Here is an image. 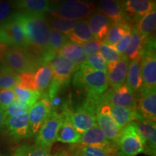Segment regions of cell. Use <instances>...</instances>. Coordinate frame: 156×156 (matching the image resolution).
Here are the masks:
<instances>
[{"label": "cell", "mask_w": 156, "mask_h": 156, "mask_svg": "<svg viewBox=\"0 0 156 156\" xmlns=\"http://www.w3.org/2000/svg\"><path fill=\"white\" fill-rule=\"evenodd\" d=\"M15 16L22 26L29 47L43 61V57L48 52L51 35V28L45 15L22 12L15 13Z\"/></svg>", "instance_id": "6da1fadb"}, {"label": "cell", "mask_w": 156, "mask_h": 156, "mask_svg": "<svg viewBox=\"0 0 156 156\" xmlns=\"http://www.w3.org/2000/svg\"><path fill=\"white\" fill-rule=\"evenodd\" d=\"M74 85L85 90L87 97H98L108 90L106 73L91 69L85 62L79 66L73 78Z\"/></svg>", "instance_id": "7a4b0ae2"}, {"label": "cell", "mask_w": 156, "mask_h": 156, "mask_svg": "<svg viewBox=\"0 0 156 156\" xmlns=\"http://www.w3.org/2000/svg\"><path fill=\"white\" fill-rule=\"evenodd\" d=\"M7 67L17 74L34 73L41 64H44L42 58L28 48L9 46L5 55Z\"/></svg>", "instance_id": "3957f363"}, {"label": "cell", "mask_w": 156, "mask_h": 156, "mask_svg": "<svg viewBox=\"0 0 156 156\" xmlns=\"http://www.w3.org/2000/svg\"><path fill=\"white\" fill-rule=\"evenodd\" d=\"M95 9L96 6L93 2L67 0L51 3L50 12L62 18L79 21L88 19Z\"/></svg>", "instance_id": "277c9868"}, {"label": "cell", "mask_w": 156, "mask_h": 156, "mask_svg": "<svg viewBox=\"0 0 156 156\" xmlns=\"http://www.w3.org/2000/svg\"><path fill=\"white\" fill-rule=\"evenodd\" d=\"M141 72L142 87L140 94L155 91L156 89V56L155 39L146 38L142 54Z\"/></svg>", "instance_id": "5b68a950"}, {"label": "cell", "mask_w": 156, "mask_h": 156, "mask_svg": "<svg viewBox=\"0 0 156 156\" xmlns=\"http://www.w3.org/2000/svg\"><path fill=\"white\" fill-rule=\"evenodd\" d=\"M100 104V96L87 97L83 104L75 108L70 107V116L73 126L82 134L96 124V112Z\"/></svg>", "instance_id": "8992f818"}, {"label": "cell", "mask_w": 156, "mask_h": 156, "mask_svg": "<svg viewBox=\"0 0 156 156\" xmlns=\"http://www.w3.org/2000/svg\"><path fill=\"white\" fill-rule=\"evenodd\" d=\"M116 149L118 156H136L144 153L145 142L137 131L135 122L122 129Z\"/></svg>", "instance_id": "52a82bcc"}, {"label": "cell", "mask_w": 156, "mask_h": 156, "mask_svg": "<svg viewBox=\"0 0 156 156\" xmlns=\"http://www.w3.org/2000/svg\"><path fill=\"white\" fill-rule=\"evenodd\" d=\"M64 118L63 113L50 112L37 133L36 144L44 147H51L56 141Z\"/></svg>", "instance_id": "ba28073f"}, {"label": "cell", "mask_w": 156, "mask_h": 156, "mask_svg": "<svg viewBox=\"0 0 156 156\" xmlns=\"http://www.w3.org/2000/svg\"><path fill=\"white\" fill-rule=\"evenodd\" d=\"M138 98L126 85H124L116 89H110L101 95L100 100L102 104H108L109 106H120L136 110Z\"/></svg>", "instance_id": "9c48e42d"}, {"label": "cell", "mask_w": 156, "mask_h": 156, "mask_svg": "<svg viewBox=\"0 0 156 156\" xmlns=\"http://www.w3.org/2000/svg\"><path fill=\"white\" fill-rule=\"evenodd\" d=\"M0 39L2 42L8 46L29 47L22 26L15 14L12 15L7 20L0 24Z\"/></svg>", "instance_id": "30bf717a"}, {"label": "cell", "mask_w": 156, "mask_h": 156, "mask_svg": "<svg viewBox=\"0 0 156 156\" xmlns=\"http://www.w3.org/2000/svg\"><path fill=\"white\" fill-rule=\"evenodd\" d=\"M96 124L104 134L106 139L116 147L122 129L117 125L111 116L110 106L108 104L101 105L98 108Z\"/></svg>", "instance_id": "8fae6325"}, {"label": "cell", "mask_w": 156, "mask_h": 156, "mask_svg": "<svg viewBox=\"0 0 156 156\" xmlns=\"http://www.w3.org/2000/svg\"><path fill=\"white\" fill-rule=\"evenodd\" d=\"M52 72V80L65 87L69 83L72 76L78 67L71 60L56 55L48 63Z\"/></svg>", "instance_id": "7c38bea8"}, {"label": "cell", "mask_w": 156, "mask_h": 156, "mask_svg": "<svg viewBox=\"0 0 156 156\" xmlns=\"http://www.w3.org/2000/svg\"><path fill=\"white\" fill-rule=\"evenodd\" d=\"M80 143L81 145L102 150L108 153L111 156H118L116 147L106 139L97 124L81 134Z\"/></svg>", "instance_id": "4fadbf2b"}, {"label": "cell", "mask_w": 156, "mask_h": 156, "mask_svg": "<svg viewBox=\"0 0 156 156\" xmlns=\"http://www.w3.org/2000/svg\"><path fill=\"white\" fill-rule=\"evenodd\" d=\"M155 1L152 0H128L124 2L123 7L129 23L134 26L144 17L155 9Z\"/></svg>", "instance_id": "5bb4252c"}, {"label": "cell", "mask_w": 156, "mask_h": 156, "mask_svg": "<svg viewBox=\"0 0 156 156\" xmlns=\"http://www.w3.org/2000/svg\"><path fill=\"white\" fill-rule=\"evenodd\" d=\"M129 64V59L124 55L119 61L107 64V80L111 89H116L124 85Z\"/></svg>", "instance_id": "9a60e30c"}, {"label": "cell", "mask_w": 156, "mask_h": 156, "mask_svg": "<svg viewBox=\"0 0 156 156\" xmlns=\"http://www.w3.org/2000/svg\"><path fill=\"white\" fill-rule=\"evenodd\" d=\"M50 113L49 103L46 97L43 96L30 107L28 111L29 124L32 135L38 133L41 126Z\"/></svg>", "instance_id": "2e32d148"}, {"label": "cell", "mask_w": 156, "mask_h": 156, "mask_svg": "<svg viewBox=\"0 0 156 156\" xmlns=\"http://www.w3.org/2000/svg\"><path fill=\"white\" fill-rule=\"evenodd\" d=\"M5 126L9 134L16 140H20L33 136L29 124L28 114L5 118Z\"/></svg>", "instance_id": "e0dca14e"}, {"label": "cell", "mask_w": 156, "mask_h": 156, "mask_svg": "<svg viewBox=\"0 0 156 156\" xmlns=\"http://www.w3.org/2000/svg\"><path fill=\"white\" fill-rule=\"evenodd\" d=\"M140 135L145 142L144 153L155 156L156 151V124L155 121L145 120L135 122Z\"/></svg>", "instance_id": "ac0fdd59"}, {"label": "cell", "mask_w": 156, "mask_h": 156, "mask_svg": "<svg viewBox=\"0 0 156 156\" xmlns=\"http://www.w3.org/2000/svg\"><path fill=\"white\" fill-rule=\"evenodd\" d=\"M156 91V90H155ZM155 91L140 94L136 108L137 120H156V93Z\"/></svg>", "instance_id": "d6986e66"}, {"label": "cell", "mask_w": 156, "mask_h": 156, "mask_svg": "<svg viewBox=\"0 0 156 156\" xmlns=\"http://www.w3.org/2000/svg\"><path fill=\"white\" fill-rule=\"evenodd\" d=\"M62 113L64 114V118L56 141L71 145L80 143L81 134L77 132L72 122L70 116V107L69 106L64 107Z\"/></svg>", "instance_id": "ffe728a7"}, {"label": "cell", "mask_w": 156, "mask_h": 156, "mask_svg": "<svg viewBox=\"0 0 156 156\" xmlns=\"http://www.w3.org/2000/svg\"><path fill=\"white\" fill-rule=\"evenodd\" d=\"M123 4L124 2L116 0H102L99 3L98 10L108 17L112 23H127L130 25L124 13Z\"/></svg>", "instance_id": "44dd1931"}, {"label": "cell", "mask_w": 156, "mask_h": 156, "mask_svg": "<svg viewBox=\"0 0 156 156\" xmlns=\"http://www.w3.org/2000/svg\"><path fill=\"white\" fill-rule=\"evenodd\" d=\"M95 40L102 41L106 37L112 23L102 12H94L87 20Z\"/></svg>", "instance_id": "7402d4cb"}, {"label": "cell", "mask_w": 156, "mask_h": 156, "mask_svg": "<svg viewBox=\"0 0 156 156\" xmlns=\"http://www.w3.org/2000/svg\"><path fill=\"white\" fill-rule=\"evenodd\" d=\"M142 56L132 60L129 64L126 75V86L134 93H140L142 87V77L141 72Z\"/></svg>", "instance_id": "603a6c76"}, {"label": "cell", "mask_w": 156, "mask_h": 156, "mask_svg": "<svg viewBox=\"0 0 156 156\" xmlns=\"http://www.w3.org/2000/svg\"><path fill=\"white\" fill-rule=\"evenodd\" d=\"M12 6L26 12L44 15V13L50 12L51 2L47 0H20L14 2Z\"/></svg>", "instance_id": "cb8c5ba5"}, {"label": "cell", "mask_w": 156, "mask_h": 156, "mask_svg": "<svg viewBox=\"0 0 156 156\" xmlns=\"http://www.w3.org/2000/svg\"><path fill=\"white\" fill-rule=\"evenodd\" d=\"M56 55L71 60L78 67L86 61L87 58V56L84 54L80 45L70 41H68L63 47L58 51Z\"/></svg>", "instance_id": "d4e9b609"}, {"label": "cell", "mask_w": 156, "mask_h": 156, "mask_svg": "<svg viewBox=\"0 0 156 156\" xmlns=\"http://www.w3.org/2000/svg\"><path fill=\"white\" fill-rule=\"evenodd\" d=\"M111 116L122 129L130 123L137 120L136 110L120 106H110Z\"/></svg>", "instance_id": "484cf974"}, {"label": "cell", "mask_w": 156, "mask_h": 156, "mask_svg": "<svg viewBox=\"0 0 156 156\" xmlns=\"http://www.w3.org/2000/svg\"><path fill=\"white\" fill-rule=\"evenodd\" d=\"M67 38L70 41L80 46L94 39L87 20L77 21L73 32Z\"/></svg>", "instance_id": "4316f807"}, {"label": "cell", "mask_w": 156, "mask_h": 156, "mask_svg": "<svg viewBox=\"0 0 156 156\" xmlns=\"http://www.w3.org/2000/svg\"><path fill=\"white\" fill-rule=\"evenodd\" d=\"M134 27L127 24V23H112L110 28L107 33L106 37L102 41V42L113 46L120 41V39L125 35L128 31L131 30Z\"/></svg>", "instance_id": "83f0119b"}, {"label": "cell", "mask_w": 156, "mask_h": 156, "mask_svg": "<svg viewBox=\"0 0 156 156\" xmlns=\"http://www.w3.org/2000/svg\"><path fill=\"white\" fill-rule=\"evenodd\" d=\"M52 80V72L49 64H43L39 66L35 73V83L37 90L45 93L49 87Z\"/></svg>", "instance_id": "f1b7e54d"}, {"label": "cell", "mask_w": 156, "mask_h": 156, "mask_svg": "<svg viewBox=\"0 0 156 156\" xmlns=\"http://www.w3.org/2000/svg\"><path fill=\"white\" fill-rule=\"evenodd\" d=\"M131 34V40L124 54V56L128 58L129 61H132L140 56H142L145 40V38H142L136 34L134 27L132 29Z\"/></svg>", "instance_id": "f546056e"}, {"label": "cell", "mask_w": 156, "mask_h": 156, "mask_svg": "<svg viewBox=\"0 0 156 156\" xmlns=\"http://www.w3.org/2000/svg\"><path fill=\"white\" fill-rule=\"evenodd\" d=\"M156 10L154 9L142 18L134 26V29L139 36L146 38L151 36L155 30Z\"/></svg>", "instance_id": "4dcf8cb0"}, {"label": "cell", "mask_w": 156, "mask_h": 156, "mask_svg": "<svg viewBox=\"0 0 156 156\" xmlns=\"http://www.w3.org/2000/svg\"><path fill=\"white\" fill-rule=\"evenodd\" d=\"M48 23L51 29L58 31L67 37L73 32L77 21L69 20L51 15V17L48 20Z\"/></svg>", "instance_id": "1f68e13d"}, {"label": "cell", "mask_w": 156, "mask_h": 156, "mask_svg": "<svg viewBox=\"0 0 156 156\" xmlns=\"http://www.w3.org/2000/svg\"><path fill=\"white\" fill-rule=\"evenodd\" d=\"M51 147L34 145H22L15 150L14 156H51Z\"/></svg>", "instance_id": "d6a6232c"}, {"label": "cell", "mask_w": 156, "mask_h": 156, "mask_svg": "<svg viewBox=\"0 0 156 156\" xmlns=\"http://www.w3.org/2000/svg\"><path fill=\"white\" fill-rule=\"evenodd\" d=\"M13 90L16 95L17 100L26 104L30 108L39 100L42 95V93L38 90L23 89L17 85L13 87Z\"/></svg>", "instance_id": "836d02e7"}, {"label": "cell", "mask_w": 156, "mask_h": 156, "mask_svg": "<svg viewBox=\"0 0 156 156\" xmlns=\"http://www.w3.org/2000/svg\"><path fill=\"white\" fill-rule=\"evenodd\" d=\"M19 75L6 65H0V89H13L18 84Z\"/></svg>", "instance_id": "e575fe53"}, {"label": "cell", "mask_w": 156, "mask_h": 156, "mask_svg": "<svg viewBox=\"0 0 156 156\" xmlns=\"http://www.w3.org/2000/svg\"><path fill=\"white\" fill-rule=\"evenodd\" d=\"M98 54L105 60L106 64L119 61L123 56L117 53L112 46H108V45L104 44L103 42H101L100 48H99Z\"/></svg>", "instance_id": "d590c367"}, {"label": "cell", "mask_w": 156, "mask_h": 156, "mask_svg": "<svg viewBox=\"0 0 156 156\" xmlns=\"http://www.w3.org/2000/svg\"><path fill=\"white\" fill-rule=\"evenodd\" d=\"M29 109H30V107L16 100L5 110V118L26 114V113H28Z\"/></svg>", "instance_id": "8d00e7d4"}, {"label": "cell", "mask_w": 156, "mask_h": 156, "mask_svg": "<svg viewBox=\"0 0 156 156\" xmlns=\"http://www.w3.org/2000/svg\"><path fill=\"white\" fill-rule=\"evenodd\" d=\"M85 63H86L91 69L96 70V71L105 72V73H106V62H105V60L101 57V56L98 53L87 56Z\"/></svg>", "instance_id": "74e56055"}, {"label": "cell", "mask_w": 156, "mask_h": 156, "mask_svg": "<svg viewBox=\"0 0 156 156\" xmlns=\"http://www.w3.org/2000/svg\"><path fill=\"white\" fill-rule=\"evenodd\" d=\"M17 86L23 89L37 90L36 83H35V73H24L20 74Z\"/></svg>", "instance_id": "f35d334b"}, {"label": "cell", "mask_w": 156, "mask_h": 156, "mask_svg": "<svg viewBox=\"0 0 156 156\" xmlns=\"http://www.w3.org/2000/svg\"><path fill=\"white\" fill-rule=\"evenodd\" d=\"M78 156H111L108 153L98 148L81 145L75 146Z\"/></svg>", "instance_id": "ab89813d"}, {"label": "cell", "mask_w": 156, "mask_h": 156, "mask_svg": "<svg viewBox=\"0 0 156 156\" xmlns=\"http://www.w3.org/2000/svg\"><path fill=\"white\" fill-rule=\"evenodd\" d=\"M13 89H0V106L5 109L16 101Z\"/></svg>", "instance_id": "60d3db41"}, {"label": "cell", "mask_w": 156, "mask_h": 156, "mask_svg": "<svg viewBox=\"0 0 156 156\" xmlns=\"http://www.w3.org/2000/svg\"><path fill=\"white\" fill-rule=\"evenodd\" d=\"M131 30L128 31V32L120 39L119 41L116 44H115L114 46H112L117 53L119 54L120 55H124V52H125L126 49L128 47L129 44L130 40H131Z\"/></svg>", "instance_id": "b9f144b4"}, {"label": "cell", "mask_w": 156, "mask_h": 156, "mask_svg": "<svg viewBox=\"0 0 156 156\" xmlns=\"http://www.w3.org/2000/svg\"><path fill=\"white\" fill-rule=\"evenodd\" d=\"M101 42L102 41H99L93 39L90 41L85 43L83 45H81V47L83 48L84 54L87 56L98 54V53Z\"/></svg>", "instance_id": "7bdbcfd3"}, {"label": "cell", "mask_w": 156, "mask_h": 156, "mask_svg": "<svg viewBox=\"0 0 156 156\" xmlns=\"http://www.w3.org/2000/svg\"><path fill=\"white\" fill-rule=\"evenodd\" d=\"M11 10V5L7 2H0V23H2L9 18Z\"/></svg>", "instance_id": "ee69618b"}, {"label": "cell", "mask_w": 156, "mask_h": 156, "mask_svg": "<svg viewBox=\"0 0 156 156\" xmlns=\"http://www.w3.org/2000/svg\"><path fill=\"white\" fill-rule=\"evenodd\" d=\"M51 156H78L76 152V147L70 150H59Z\"/></svg>", "instance_id": "f6af8a7d"}, {"label": "cell", "mask_w": 156, "mask_h": 156, "mask_svg": "<svg viewBox=\"0 0 156 156\" xmlns=\"http://www.w3.org/2000/svg\"><path fill=\"white\" fill-rule=\"evenodd\" d=\"M5 126V109L0 106V131L2 130L4 126Z\"/></svg>", "instance_id": "bcb514c9"}, {"label": "cell", "mask_w": 156, "mask_h": 156, "mask_svg": "<svg viewBox=\"0 0 156 156\" xmlns=\"http://www.w3.org/2000/svg\"><path fill=\"white\" fill-rule=\"evenodd\" d=\"M0 42H1V39H0Z\"/></svg>", "instance_id": "7dc6e473"}, {"label": "cell", "mask_w": 156, "mask_h": 156, "mask_svg": "<svg viewBox=\"0 0 156 156\" xmlns=\"http://www.w3.org/2000/svg\"><path fill=\"white\" fill-rule=\"evenodd\" d=\"M0 156H3V155H0Z\"/></svg>", "instance_id": "c3c4849f"}]
</instances>
